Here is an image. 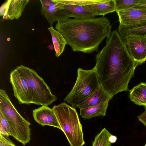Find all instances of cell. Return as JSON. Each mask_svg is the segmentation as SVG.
Here are the masks:
<instances>
[{
  "mask_svg": "<svg viewBox=\"0 0 146 146\" xmlns=\"http://www.w3.org/2000/svg\"><path fill=\"white\" fill-rule=\"evenodd\" d=\"M106 43L96 55L94 68L100 84L113 96L128 90L129 83L137 66L117 30L107 38Z\"/></svg>",
  "mask_w": 146,
  "mask_h": 146,
  "instance_id": "1",
  "label": "cell"
},
{
  "mask_svg": "<svg viewBox=\"0 0 146 146\" xmlns=\"http://www.w3.org/2000/svg\"><path fill=\"white\" fill-rule=\"evenodd\" d=\"M55 28L74 52L92 53L112 33L111 25L103 16L91 19L68 18L57 22Z\"/></svg>",
  "mask_w": 146,
  "mask_h": 146,
  "instance_id": "2",
  "label": "cell"
},
{
  "mask_svg": "<svg viewBox=\"0 0 146 146\" xmlns=\"http://www.w3.org/2000/svg\"><path fill=\"white\" fill-rule=\"evenodd\" d=\"M52 108L70 146H83L85 142L82 125L75 108L64 102Z\"/></svg>",
  "mask_w": 146,
  "mask_h": 146,
  "instance_id": "3",
  "label": "cell"
},
{
  "mask_svg": "<svg viewBox=\"0 0 146 146\" xmlns=\"http://www.w3.org/2000/svg\"><path fill=\"white\" fill-rule=\"evenodd\" d=\"M75 84L64 101L76 108L92 94L98 88L100 84L95 68L90 70L78 68Z\"/></svg>",
  "mask_w": 146,
  "mask_h": 146,
  "instance_id": "4",
  "label": "cell"
},
{
  "mask_svg": "<svg viewBox=\"0 0 146 146\" xmlns=\"http://www.w3.org/2000/svg\"><path fill=\"white\" fill-rule=\"evenodd\" d=\"M27 80L32 96V104L48 106L56 101V96L43 79L34 70L21 65L17 67Z\"/></svg>",
  "mask_w": 146,
  "mask_h": 146,
  "instance_id": "5",
  "label": "cell"
},
{
  "mask_svg": "<svg viewBox=\"0 0 146 146\" xmlns=\"http://www.w3.org/2000/svg\"><path fill=\"white\" fill-rule=\"evenodd\" d=\"M10 82L14 95L19 104H29L32 103V94L27 80L16 68L10 73Z\"/></svg>",
  "mask_w": 146,
  "mask_h": 146,
  "instance_id": "6",
  "label": "cell"
},
{
  "mask_svg": "<svg viewBox=\"0 0 146 146\" xmlns=\"http://www.w3.org/2000/svg\"><path fill=\"white\" fill-rule=\"evenodd\" d=\"M123 38L136 66L144 63L146 60V36L129 35Z\"/></svg>",
  "mask_w": 146,
  "mask_h": 146,
  "instance_id": "7",
  "label": "cell"
},
{
  "mask_svg": "<svg viewBox=\"0 0 146 146\" xmlns=\"http://www.w3.org/2000/svg\"><path fill=\"white\" fill-rule=\"evenodd\" d=\"M40 13L52 27L54 22L69 18V13L55 0H40Z\"/></svg>",
  "mask_w": 146,
  "mask_h": 146,
  "instance_id": "8",
  "label": "cell"
},
{
  "mask_svg": "<svg viewBox=\"0 0 146 146\" xmlns=\"http://www.w3.org/2000/svg\"><path fill=\"white\" fill-rule=\"evenodd\" d=\"M29 0H8L1 6L0 16L3 19H18L21 15Z\"/></svg>",
  "mask_w": 146,
  "mask_h": 146,
  "instance_id": "9",
  "label": "cell"
},
{
  "mask_svg": "<svg viewBox=\"0 0 146 146\" xmlns=\"http://www.w3.org/2000/svg\"><path fill=\"white\" fill-rule=\"evenodd\" d=\"M117 13L119 25L131 26L146 22V9L132 8Z\"/></svg>",
  "mask_w": 146,
  "mask_h": 146,
  "instance_id": "10",
  "label": "cell"
},
{
  "mask_svg": "<svg viewBox=\"0 0 146 146\" xmlns=\"http://www.w3.org/2000/svg\"><path fill=\"white\" fill-rule=\"evenodd\" d=\"M33 116L35 121L42 126L48 125L61 128L52 108L42 106L33 110Z\"/></svg>",
  "mask_w": 146,
  "mask_h": 146,
  "instance_id": "11",
  "label": "cell"
},
{
  "mask_svg": "<svg viewBox=\"0 0 146 146\" xmlns=\"http://www.w3.org/2000/svg\"><path fill=\"white\" fill-rule=\"evenodd\" d=\"M113 96L111 95L100 84L97 90L86 100L78 105L80 109L93 106L107 101H110Z\"/></svg>",
  "mask_w": 146,
  "mask_h": 146,
  "instance_id": "12",
  "label": "cell"
},
{
  "mask_svg": "<svg viewBox=\"0 0 146 146\" xmlns=\"http://www.w3.org/2000/svg\"><path fill=\"white\" fill-rule=\"evenodd\" d=\"M55 1L68 11L70 17H73L74 19H91L96 16L84 6L67 3L62 0Z\"/></svg>",
  "mask_w": 146,
  "mask_h": 146,
  "instance_id": "13",
  "label": "cell"
},
{
  "mask_svg": "<svg viewBox=\"0 0 146 146\" xmlns=\"http://www.w3.org/2000/svg\"><path fill=\"white\" fill-rule=\"evenodd\" d=\"M95 15H103L115 11L114 0H105L103 2L84 6Z\"/></svg>",
  "mask_w": 146,
  "mask_h": 146,
  "instance_id": "14",
  "label": "cell"
},
{
  "mask_svg": "<svg viewBox=\"0 0 146 146\" xmlns=\"http://www.w3.org/2000/svg\"><path fill=\"white\" fill-rule=\"evenodd\" d=\"M109 102L107 101L93 106L80 109V115L85 119L98 116H105Z\"/></svg>",
  "mask_w": 146,
  "mask_h": 146,
  "instance_id": "15",
  "label": "cell"
},
{
  "mask_svg": "<svg viewBox=\"0 0 146 146\" xmlns=\"http://www.w3.org/2000/svg\"><path fill=\"white\" fill-rule=\"evenodd\" d=\"M129 98L135 104L146 107V83L141 82L129 91Z\"/></svg>",
  "mask_w": 146,
  "mask_h": 146,
  "instance_id": "16",
  "label": "cell"
},
{
  "mask_svg": "<svg viewBox=\"0 0 146 146\" xmlns=\"http://www.w3.org/2000/svg\"><path fill=\"white\" fill-rule=\"evenodd\" d=\"M119 34L122 37L129 35L146 36V22L131 26L119 25L118 28Z\"/></svg>",
  "mask_w": 146,
  "mask_h": 146,
  "instance_id": "17",
  "label": "cell"
},
{
  "mask_svg": "<svg viewBox=\"0 0 146 146\" xmlns=\"http://www.w3.org/2000/svg\"><path fill=\"white\" fill-rule=\"evenodd\" d=\"M48 29L51 35L56 56L58 57L63 52L66 42L61 33L54 29L53 27L50 26Z\"/></svg>",
  "mask_w": 146,
  "mask_h": 146,
  "instance_id": "18",
  "label": "cell"
},
{
  "mask_svg": "<svg viewBox=\"0 0 146 146\" xmlns=\"http://www.w3.org/2000/svg\"><path fill=\"white\" fill-rule=\"evenodd\" d=\"M111 134L105 128L95 137L92 146H111L109 138Z\"/></svg>",
  "mask_w": 146,
  "mask_h": 146,
  "instance_id": "19",
  "label": "cell"
},
{
  "mask_svg": "<svg viewBox=\"0 0 146 146\" xmlns=\"http://www.w3.org/2000/svg\"><path fill=\"white\" fill-rule=\"evenodd\" d=\"M140 0H114L116 13L132 8L139 3Z\"/></svg>",
  "mask_w": 146,
  "mask_h": 146,
  "instance_id": "20",
  "label": "cell"
},
{
  "mask_svg": "<svg viewBox=\"0 0 146 146\" xmlns=\"http://www.w3.org/2000/svg\"><path fill=\"white\" fill-rule=\"evenodd\" d=\"M0 133L10 136L11 131L8 123L2 113L0 111Z\"/></svg>",
  "mask_w": 146,
  "mask_h": 146,
  "instance_id": "21",
  "label": "cell"
},
{
  "mask_svg": "<svg viewBox=\"0 0 146 146\" xmlns=\"http://www.w3.org/2000/svg\"><path fill=\"white\" fill-rule=\"evenodd\" d=\"M65 3L77 5L82 6L94 4L103 2L105 0H62Z\"/></svg>",
  "mask_w": 146,
  "mask_h": 146,
  "instance_id": "22",
  "label": "cell"
},
{
  "mask_svg": "<svg viewBox=\"0 0 146 146\" xmlns=\"http://www.w3.org/2000/svg\"><path fill=\"white\" fill-rule=\"evenodd\" d=\"M0 146H16L9 136L0 133Z\"/></svg>",
  "mask_w": 146,
  "mask_h": 146,
  "instance_id": "23",
  "label": "cell"
},
{
  "mask_svg": "<svg viewBox=\"0 0 146 146\" xmlns=\"http://www.w3.org/2000/svg\"><path fill=\"white\" fill-rule=\"evenodd\" d=\"M145 111L137 116L138 119L146 127V107H145Z\"/></svg>",
  "mask_w": 146,
  "mask_h": 146,
  "instance_id": "24",
  "label": "cell"
},
{
  "mask_svg": "<svg viewBox=\"0 0 146 146\" xmlns=\"http://www.w3.org/2000/svg\"><path fill=\"white\" fill-rule=\"evenodd\" d=\"M132 8L136 9H146V0H140L139 3Z\"/></svg>",
  "mask_w": 146,
  "mask_h": 146,
  "instance_id": "25",
  "label": "cell"
},
{
  "mask_svg": "<svg viewBox=\"0 0 146 146\" xmlns=\"http://www.w3.org/2000/svg\"><path fill=\"white\" fill-rule=\"evenodd\" d=\"M117 139V137L116 136L111 135L109 138V140L110 142L112 143H115Z\"/></svg>",
  "mask_w": 146,
  "mask_h": 146,
  "instance_id": "26",
  "label": "cell"
},
{
  "mask_svg": "<svg viewBox=\"0 0 146 146\" xmlns=\"http://www.w3.org/2000/svg\"><path fill=\"white\" fill-rule=\"evenodd\" d=\"M145 146H146V143H145Z\"/></svg>",
  "mask_w": 146,
  "mask_h": 146,
  "instance_id": "27",
  "label": "cell"
}]
</instances>
